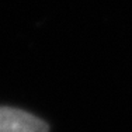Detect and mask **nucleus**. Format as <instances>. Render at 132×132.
<instances>
[{"mask_svg":"<svg viewBox=\"0 0 132 132\" xmlns=\"http://www.w3.org/2000/svg\"><path fill=\"white\" fill-rule=\"evenodd\" d=\"M45 121L14 107H0V132H48Z\"/></svg>","mask_w":132,"mask_h":132,"instance_id":"1","label":"nucleus"}]
</instances>
